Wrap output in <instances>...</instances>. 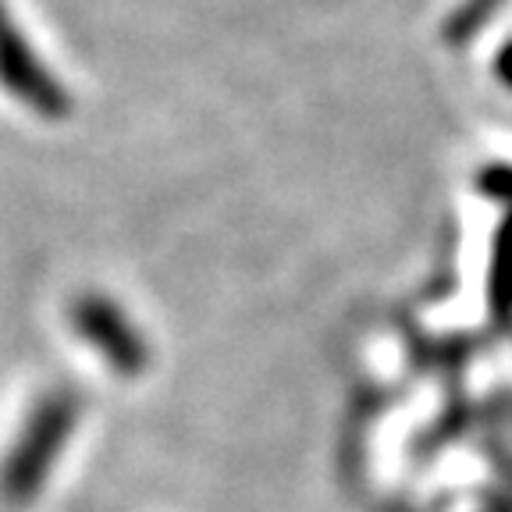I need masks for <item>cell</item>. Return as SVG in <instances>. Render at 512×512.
<instances>
[{
    "label": "cell",
    "instance_id": "1",
    "mask_svg": "<svg viewBox=\"0 0 512 512\" xmlns=\"http://www.w3.org/2000/svg\"><path fill=\"white\" fill-rule=\"evenodd\" d=\"M79 424V399L72 392H50L36 402L22 434L0 466V495L8 505H29L47 484Z\"/></svg>",
    "mask_w": 512,
    "mask_h": 512
},
{
    "label": "cell",
    "instance_id": "2",
    "mask_svg": "<svg viewBox=\"0 0 512 512\" xmlns=\"http://www.w3.org/2000/svg\"><path fill=\"white\" fill-rule=\"evenodd\" d=\"M72 328L89 349L121 377H139L150 367V345L114 299L82 296L72 306Z\"/></svg>",
    "mask_w": 512,
    "mask_h": 512
},
{
    "label": "cell",
    "instance_id": "3",
    "mask_svg": "<svg viewBox=\"0 0 512 512\" xmlns=\"http://www.w3.org/2000/svg\"><path fill=\"white\" fill-rule=\"evenodd\" d=\"M0 86L8 89L15 100L40 114V118L61 121L72 111V100L64 93V86L43 68L36 50L22 40L18 25L8 18L4 4H0Z\"/></svg>",
    "mask_w": 512,
    "mask_h": 512
}]
</instances>
